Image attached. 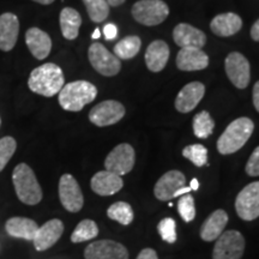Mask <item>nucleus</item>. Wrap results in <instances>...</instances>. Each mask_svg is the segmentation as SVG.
<instances>
[{
    "instance_id": "obj_43",
    "label": "nucleus",
    "mask_w": 259,
    "mask_h": 259,
    "mask_svg": "<svg viewBox=\"0 0 259 259\" xmlns=\"http://www.w3.org/2000/svg\"><path fill=\"white\" fill-rule=\"evenodd\" d=\"M191 190H194V191H197L198 190V187H199V183H198V180L197 179H192V181H191Z\"/></svg>"
},
{
    "instance_id": "obj_29",
    "label": "nucleus",
    "mask_w": 259,
    "mask_h": 259,
    "mask_svg": "<svg viewBox=\"0 0 259 259\" xmlns=\"http://www.w3.org/2000/svg\"><path fill=\"white\" fill-rule=\"evenodd\" d=\"M107 216L113 221L119 222L120 225L128 226L134 221L135 213L132 206L126 202H116L112 204L107 210Z\"/></svg>"
},
{
    "instance_id": "obj_31",
    "label": "nucleus",
    "mask_w": 259,
    "mask_h": 259,
    "mask_svg": "<svg viewBox=\"0 0 259 259\" xmlns=\"http://www.w3.org/2000/svg\"><path fill=\"white\" fill-rule=\"evenodd\" d=\"M89 18L94 23H101L109 15V5L107 0H83Z\"/></svg>"
},
{
    "instance_id": "obj_41",
    "label": "nucleus",
    "mask_w": 259,
    "mask_h": 259,
    "mask_svg": "<svg viewBox=\"0 0 259 259\" xmlns=\"http://www.w3.org/2000/svg\"><path fill=\"white\" fill-rule=\"evenodd\" d=\"M109 6H120L125 3V0H107Z\"/></svg>"
},
{
    "instance_id": "obj_33",
    "label": "nucleus",
    "mask_w": 259,
    "mask_h": 259,
    "mask_svg": "<svg viewBox=\"0 0 259 259\" xmlns=\"http://www.w3.org/2000/svg\"><path fill=\"white\" fill-rule=\"evenodd\" d=\"M17 149V142L11 136H6L0 139V171L4 170L6 164L11 160Z\"/></svg>"
},
{
    "instance_id": "obj_25",
    "label": "nucleus",
    "mask_w": 259,
    "mask_h": 259,
    "mask_svg": "<svg viewBox=\"0 0 259 259\" xmlns=\"http://www.w3.org/2000/svg\"><path fill=\"white\" fill-rule=\"evenodd\" d=\"M228 223V215L225 210L213 211L200 227V238L204 241H213L222 234Z\"/></svg>"
},
{
    "instance_id": "obj_19",
    "label": "nucleus",
    "mask_w": 259,
    "mask_h": 259,
    "mask_svg": "<svg viewBox=\"0 0 259 259\" xmlns=\"http://www.w3.org/2000/svg\"><path fill=\"white\" fill-rule=\"evenodd\" d=\"M209 57L200 48H181L177 56V66L181 71H199L206 69Z\"/></svg>"
},
{
    "instance_id": "obj_13",
    "label": "nucleus",
    "mask_w": 259,
    "mask_h": 259,
    "mask_svg": "<svg viewBox=\"0 0 259 259\" xmlns=\"http://www.w3.org/2000/svg\"><path fill=\"white\" fill-rule=\"evenodd\" d=\"M85 259H128L124 245L113 240H99L90 244L84 251Z\"/></svg>"
},
{
    "instance_id": "obj_15",
    "label": "nucleus",
    "mask_w": 259,
    "mask_h": 259,
    "mask_svg": "<svg viewBox=\"0 0 259 259\" xmlns=\"http://www.w3.org/2000/svg\"><path fill=\"white\" fill-rule=\"evenodd\" d=\"M64 233V223L58 219L47 221L45 225L38 227L36 234L32 239V244L36 251H46L56 245Z\"/></svg>"
},
{
    "instance_id": "obj_7",
    "label": "nucleus",
    "mask_w": 259,
    "mask_h": 259,
    "mask_svg": "<svg viewBox=\"0 0 259 259\" xmlns=\"http://www.w3.org/2000/svg\"><path fill=\"white\" fill-rule=\"evenodd\" d=\"M89 61L96 72L106 77H113L121 70V61L115 54H112L103 45L93 44L88 51Z\"/></svg>"
},
{
    "instance_id": "obj_22",
    "label": "nucleus",
    "mask_w": 259,
    "mask_h": 259,
    "mask_svg": "<svg viewBox=\"0 0 259 259\" xmlns=\"http://www.w3.org/2000/svg\"><path fill=\"white\" fill-rule=\"evenodd\" d=\"M169 47L164 41L156 40L149 45L145 52V63L151 72H160L166 67L169 59Z\"/></svg>"
},
{
    "instance_id": "obj_26",
    "label": "nucleus",
    "mask_w": 259,
    "mask_h": 259,
    "mask_svg": "<svg viewBox=\"0 0 259 259\" xmlns=\"http://www.w3.org/2000/svg\"><path fill=\"white\" fill-rule=\"evenodd\" d=\"M59 22L61 34L66 40H74L78 36L79 28L82 25V17L78 11L72 8L63 9L59 16Z\"/></svg>"
},
{
    "instance_id": "obj_23",
    "label": "nucleus",
    "mask_w": 259,
    "mask_h": 259,
    "mask_svg": "<svg viewBox=\"0 0 259 259\" xmlns=\"http://www.w3.org/2000/svg\"><path fill=\"white\" fill-rule=\"evenodd\" d=\"M242 19L234 12L218 15L210 23V29L215 35L221 37H229L240 31Z\"/></svg>"
},
{
    "instance_id": "obj_11",
    "label": "nucleus",
    "mask_w": 259,
    "mask_h": 259,
    "mask_svg": "<svg viewBox=\"0 0 259 259\" xmlns=\"http://www.w3.org/2000/svg\"><path fill=\"white\" fill-rule=\"evenodd\" d=\"M125 115V107L114 100H107L93 107L89 112V120L99 127L111 126L120 121Z\"/></svg>"
},
{
    "instance_id": "obj_39",
    "label": "nucleus",
    "mask_w": 259,
    "mask_h": 259,
    "mask_svg": "<svg viewBox=\"0 0 259 259\" xmlns=\"http://www.w3.org/2000/svg\"><path fill=\"white\" fill-rule=\"evenodd\" d=\"M253 105L254 108L257 109V112L259 113V80L253 87Z\"/></svg>"
},
{
    "instance_id": "obj_4",
    "label": "nucleus",
    "mask_w": 259,
    "mask_h": 259,
    "mask_svg": "<svg viewBox=\"0 0 259 259\" xmlns=\"http://www.w3.org/2000/svg\"><path fill=\"white\" fill-rule=\"evenodd\" d=\"M254 124L250 118L235 119L227 126L218 141V150L222 155L234 154L244 147L253 134Z\"/></svg>"
},
{
    "instance_id": "obj_12",
    "label": "nucleus",
    "mask_w": 259,
    "mask_h": 259,
    "mask_svg": "<svg viewBox=\"0 0 259 259\" xmlns=\"http://www.w3.org/2000/svg\"><path fill=\"white\" fill-rule=\"evenodd\" d=\"M59 198L70 212H78L84 205V197L79 184L71 174H64L59 180Z\"/></svg>"
},
{
    "instance_id": "obj_30",
    "label": "nucleus",
    "mask_w": 259,
    "mask_h": 259,
    "mask_svg": "<svg viewBox=\"0 0 259 259\" xmlns=\"http://www.w3.org/2000/svg\"><path fill=\"white\" fill-rule=\"evenodd\" d=\"M215 122H213L211 115L206 111L199 112L193 118V132L196 137L200 139L208 138L212 134Z\"/></svg>"
},
{
    "instance_id": "obj_36",
    "label": "nucleus",
    "mask_w": 259,
    "mask_h": 259,
    "mask_svg": "<svg viewBox=\"0 0 259 259\" xmlns=\"http://www.w3.org/2000/svg\"><path fill=\"white\" fill-rule=\"evenodd\" d=\"M246 173L250 177H259V147H257L251 154L245 167Z\"/></svg>"
},
{
    "instance_id": "obj_27",
    "label": "nucleus",
    "mask_w": 259,
    "mask_h": 259,
    "mask_svg": "<svg viewBox=\"0 0 259 259\" xmlns=\"http://www.w3.org/2000/svg\"><path fill=\"white\" fill-rule=\"evenodd\" d=\"M142 41L138 36H127L115 45L114 54L119 59H132L141 51Z\"/></svg>"
},
{
    "instance_id": "obj_32",
    "label": "nucleus",
    "mask_w": 259,
    "mask_h": 259,
    "mask_svg": "<svg viewBox=\"0 0 259 259\" xmlns=\"http://www.w3.org/2000/svg\"><path fill=\"white\" fill-rule=\"evenodd\" d=\"M183 155L197 167H203L208 162V149L202 144L187 145L183 150Z\"/></svg>"
},
{
    "instance_id": "obj_20",
    "label": "nucleus",
    "mask_w": 259,
    "mask_h": 259,
    "mask_svg": "<svg viewBox=\"0 0 259 259\" xmlns=\"http://www.w3.org/2000/svg\"><path fill=\"white\" fill-rule=\"evenodd\" d=\"M90 186L96 194L106 197L119 192L124 186V181H122L120 176H116L112 171L101 170L97 171L92 178Z\"/></svg>"
},
{
    "instance_id": "obj_44",
    "label": "nucleus",
    "mask_w": 259,
    "mask_h": 259,
    "mask_svg": "<svg viewBox=\"0 0 259 259\" xmlns=\"http://www.w3.org/2000/svg\"><path fill=\"white\" fill-rule=\"evenodd\" d=\"M100 36H101V31H100V29H95V30H94V32H93V38L94 40H96V38H99Z\"/></svg>"
},
{
    "instance_id": "obj_14",
    "label": "nucleus",
    "mask_w": 259,
    "mask_h": 259,
    "mask_svg": "<svg viewBox=\"0 0 259 259\" xmlns=\"http://www.w3.org/2000/svg\"><path fill=\"white\" fill-rule=\"evenodd\" d=\"M186 186V178L180 170H169L163 174L154 187V194L158 200L169 202L176 198V193Z\"/></svg>"
},
{
    "instance_id": "obj_2",
    "label": "nucleus",
    "mask_w": 259,
    "mask_h": 259,
    "mask_svg": "<svg viewBox=\"0 0 259 259\" xmlns=\"http://www.w3.org/2000/svg\"><path fill=\"white\" fill-rule=\"evenodd\" d=\"M97 96L96 87L87 80H74L63 87L58 94L61 108L69 112H79Z\"/></svg>"
},
{
    "instance_id": "obj_34",
    "label": "nucleus",
    "mask_w": 259,
    "mask_h": 259,
    "mask_svg": "<svg viewBox=\"0 0 259 259\" xmlns=\"http://www.w3.org/2000/svg\"><path fill=\"white\" fill-rule=\"evenodd\" d=\"M178 210L181 219L185 222H191L196 218V206H194V198L191 193L183 194L178 202Z\"/></svg>"
},
{
    "instance_id": "obj_1",
    "label": "nucleus",
    "mask_w": 259,
    "mask_h": 259,
    "mask_svg": "<svg viewBox=\"0 0 259 259\" xmlns=\"http://www.w3.org/2000/svg\"><path fill=\"white\" fill-rule=\"evenodd\" d=\"M65 85V77L60 66L47 63L31 71L28 87L32 93L45 97L58 95Z\"/></svg>"
},
{
    "instance_id": "obj_37",
    "label": "nucleus",
    "mask_w": 259,
    "mask_h": 259,
    "mask_svg": "<svg viewBox=\"0 0 259 259\" xmlns=\"http://www.w3.org/2000/svg\"><path fill=\"white\" fill-rule=\"evenodd\" d=\"M103 34H105V37L107 40H113V38L116 37L118 35V28L115 27L113 23H108L103 27Z\"/></svg>"
},
{
    "instance_id": "obj_21",
    "label": "nucleus",
    "mask_w": 259,
    "mask_h": 259,
    "mask_svg": "<svg viewBox=\"0 0 259 259\" xmlns=\"http://www.w3.org/2000/svg\"><path fill=\"white\" fill-rule=\"evenodd\" d=\"M173 38L174 42L181 48H202L206 42V36L202 30L187 23H180L174 28Z\"/></svg>"
},
{
    "instance_id": "obj_24",
    "label": "nucleus",
    "mask_w": 259,
    "mask_h": 259,
    "mask_svg": "<svg viewBox=\"0 0 259 259\" xmlns=\"http://www.w3.org/2000/svg\"><path fill=\"white\" fill-rule=\"evenodd\" d=\"M5 229L6 233L12 238L32 241L38 229V226L34 220L16 216V218H11L6 221Z\"/></svg>"
},
{
    "instance_id": "obj_16",
    "label": "nucleus",
    "mask_w": 259,
    "mask_h": 259,
    "mask_svg": "<svg viewBox=\"0 0 259 259\" xmlns=\"http://www.w3.org/2000/svg\"><path fill=\"white\" fill-rule=\"evenodd\" d=\"M205 94V87L200 82L186 84L176 99V108L180 113H189L196 108Z\"/></svg>"
},
{
    "instance_id": "obj_6",
    "label": "nucleus",
    "mask_w": 259,
    "mask_h": 259,
    "mask_svg": "<svg viewBox=\"0 0 259 259\" xmlns=\"http://www.w3.org/2000/svg\"><path fill=\"white\" fill-rule=\"evenodd\" d=\"M245 251V239L240 232L226 231L216 239L212 259H241Z\"/></svg>"
},
{
    "instance_id": "obj_42",
    "label": "nucleus",
    "mask_w": 259,
    "mask_h": 259,
    "mask_svg": "<svg viewBox=\"0 0 259 259\" xmlns=\"http://www.w3.org/2000/svg\"><path fill=\"white\" fill-rule=\"evenodd\" d=\"M32 2L38 3V4H41V5H51L52 3H54L56 0H32Z\"/></svg>"
},
{
    "instance_id": "obj_18",
    "label": "nucleus",
    "mask_w": 259,
    "mask_h": 259,
    "mask_svg": "<svg viewBox=\"0 0 259 259\" xmlns=\"http://www.w3.org/2000/svg\"><path fill=\"white\" fill-rule=\"evenodd\" d=\"M25 44L32 57L37 60H44L50 56L52 51V40L46 31L40 28H30L25 32Z\"/></svg>"
},
{
    "instance_id": "obj_17",
    "label": "nucleus",
    "mask_w": 259,
    "mask_h": 259,
    "mask_svg": "<svg viewBox=\"0 0 259 259\" xmlns=\"http://www.w3.org/2000/svg\"><path fill=\"white\" fill-rule=\"evenodd\" d=\"M19 34L18 17L11 12L0 15V51L10 52L17 44Z\"/></svg>"
},
{
    "instance_id": "obj_38",
    "label": "nucleus",
    "mask_w": 259,
    "mask_h": 259,
    "mask_svg": "<svg viewBox=\"0 0 259 259\" xmlns=\"http://www.w3.org/2000/svg\"><path fill=\"white\" fill-rule=\"evenodd\" d=\"M137 259H158L156 251L153 248H144L141 251V253L138 254Z\"/></svg>"
},
{
    "instance_id": "obj_35",
    "label": "nucleus",
    "mask_w": 259,
    "mask_h": 259,
    "mask_svg": "<svg viewBox=\"0 0 259 259\" xmlns=\"http://www.w3.org/2000/svg\"><path fill=\"white\" fill-rule=\"evenodd\" d=\"M157 231L160 233L162 240L168 244H174L177 241V223L173 219L167 218L161 220L157 226Z\"/></svg>"
},
{
    "instance_id": "obj_5",
    "label": "nucleus",
    "mask_w": 259,
    "mask_h": 259,
    "mask_svg": "<svg viewBox=\"0 0 259 259\" xmlns=\"http://www.w3.org/2000/svg\"><path fill=\"white\" fill-rule=\"evenodd\" d=\"M132 16L138 23L154 27L166 21L169 8L162 0H139L132 6Z\"/></svg>"
},
{
    "instance_id": "obj_10",
    "label": "nucleus",
    "mask_w": 259,
    "mask_h": 259,
    "mask_svg": "<svg viewBox=\"0 0 259 259\" xmlns=\"http://www.w3.org/2000/svg\"><path fill=\"white\" fill-rule=\"evenodd\" d=\"M226 73L228 78L238 89H245L251 80L250 63L239 52H232L226 58Z\"/></svg>"
},
{
    "instance_id": "obj_9",
    "label": "nucleus",
    "mask_w": 259,
    "mask_h": 259,
    "mask_svg": "<svg viewBox=\"0 0 259 259\" xmlns=\"http://www.w3.org/2000/svg\"><path fill=\"white\" fill-rule=\"evenodd\" d=\"M135 149L127 143L116 145L105 160L106 170L112 171L116 176H125L130 173L135 166Z\"/></svg>"
},
{
    "instance_id": "obj_28",
    "label": "nucleus",
    "mask_w": 259,
    "mask_h": 259,
    "mask_svg": "<svg viewBox=\"0 0 259 259\" xmlns=\"http://www.w3.org/2000/svg\"><path fill=\"white\" fill-rule=\"evenodd\" d=\"M99 235V227L96 222L93 220H83L77 225L74 231L71 234V241L73 244H78V242H84L95 239Z\"/></svg>"
},
{
    "instance_id": "obj_45",
    "label": "nucleus",
    "mask_w": 259,
    "mask_h": 259,
    "mask_svg": "<svg viewBox=\"0 0 259 259\" xmlns=\"http://www.w3.org/2000/svg\"><path fill=\"white\" fill-rule=\"evenodd\" d=\"M0 125H2V118H0Z\"/></svg>"
},
{
    "instance_id": "obj_3",
    "label": "nucleus",
    "mask_w": 259,
    "mask_h": 259,
    "mask_svg": "<svg viewBox=\"0 0 259 259\" xmlns=\"http://www.w3.org/2000/svg\"><path fill=\"white\" fill-rule=\"evenodd\" d=\"M12 183L17 198L27 205H36L44 193L34 170L27 163H19L12 171Z\"/></svg>"
},
{
    "instance_id": "obj_8",
    "label": "nucleus",
    "mask_w": 259,
    "mask_h": 259,
    "mask_svg": "<svg viewBox=\"0 0 259 259\" xmlns=\"http://www.w3.org/2000/svg\"><path fill=\"white\" fill-rule=\"evenodd\" d=\"M235 210L244 221H253L259 218V181L245 186L235 199Z\"/></svg>"
},
{
    "instance_id": "obj_40",
    "label": "nucleus",
    "mask_w": 259,
    "mask_h": 259,
    "mask_svg": "<svg viewBox=\"0 0 259 259\" xmlns=\"http://www.w3.org/2000/svg\"><path fill=\"white\" fill-rule=\"evenodd\" d=\"M251 37L253 41L259 42V19L254 22V24L251 28Z\"/></svg>"
}]
</instances>
